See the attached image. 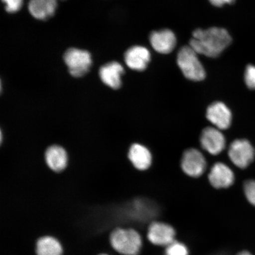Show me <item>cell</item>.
I'll list each match as a JSON object with an SVG mask.
<instances>
[{
  "label": "cell",
  "instance_id": "obj_6",
  "mask_svg": "<svg viewBox=\"0 0 255 255\" xmlns=\"http://www.w3.org/2000/svg\"><path fill=\"white\" fill-rule=\"evenodd\" d=\"M180 166L183 173L191 178H198L205 173L207 162L199 149L194 148L185 150L181 158Z\"/></svg>",
  "mask_w": 255,
  "mask_h": 255
},
{
  "label": "cell",
  "instance_id": "obj_9",
  "mask_svg": "<svg viewBox=\"0 0 255 255\" xmlns=\"http://www.w3.org/2000/svg\"><path fill=\"white\" fill-rule=\"evenodd\" d=\"M206 117L213 127L223 130L230 128L232 114L227 105L222 102H215L207 108Z\"/></svg>",
  "mask_w": 255,
  "mask_h": 255
},
{
  "label": "cell",
  "instance_id": "obj_2",
  "mask_svg": "<svg viewBox=\"0 0 255 255\" xmlns=\"http://www.w3.org/2000/svg\"><path fill=\"white\" fill-rule=\"evenodd\" d=\"M110 243L115 250L123 255H138L142 247L141 235L132 229H116L110 235Z\"/></svg>",
  "mask_w": 255,
  "mask_h": 255
},
{
  "label": "cell",
  "instance_id": "obj_17",
  "mask_svg": "<svg viewBox=\"0 0 255 255\" xmlns=\"http://www.w3.org/2000/svg\"><path fill=\"white\" fill-rule=\"evenodd\" d=\"M62 252L61 245L55 238L44 237L36 242L37 255H62Z\"/></svg>",
  "mask_w": 255,
  "mask_h": 255
},
{
  "label": "cell",
  "instance_id": "obj_4",
  "mask_svg": "<svg viewBox=\"0 0 255 255\" xmlns=\"http://www.w3.org/2000/svg\"><path fill=\"white\" fill-rule=\"evenodd\" d=\"M64 61L68 66L69 72L73 77L81 78L90 69L92 60L88 51L71 48L63 56Z\"/></svg>",
  "mask_w": 255,
  "mask_h": 255
},
{
  "label": "cell",
  "instance_id": "obj_18",
  "mask_svg": "<svg viewBox=\"0 0 255 255\" xmlns=\"http://www.w3.org/2000/svg\"><path fill=\"white\" fill-rule=\"evenodd\" d=\"M164 255H189V250L186 245L175 241L165 248Z\"/></svg>",
  "mask_w": 255,
  "mask_h": 255
},
{
  "label": "cell",
  "instance_id": "obj_16",
  "mask_svg": "<svg viewBox=\"0 0 255 255\" xmlns=\"http://www.w3.org/2000/svg\"><path fill=\"white\" fill-rule=\"evenodd\" d=\"M45 160L51 170L60 172L65 170L68 164V154L62 146L54 145L49 146L45 152Z\"/></svg>",
  "mask_w": 255,
  "mask_h": 255
},
{
  "label": "cell",
  "instance_id": "obj_1",
  "mask_svg": "<svg viewBox=\"0 0 255 255\" xmlns=\"http://www.w3.org/2000/svg\"><path fill=\"white\" fill-rule=\"evenodd\" d=\"M231 42L232 37L225 28L212 27L207 30L199 28L194 31L190 46L197 54L209 57H217Z\"/></svg>",
  "mask_w": 255,
  "mask_h": 255
},
{
  "label": "cell",
  "instance_id": "obj_10",
  "mask_svg": "<svg viewBox=\"0 0 255 255\" xmlns=\"http://www.w3.org/2000/svg\"><path fill=\"white\" fill-rule=\"evenodd\" d=\"M208 179L210 185L215 189H227L234 184L235 174L227 165L218 162L210 169Z\"/></svg>",
  "mask_w": 255,
  "mask_h": 255
},
{
  "label": "cell",
  "instance_id": "obj_5",
  "mask_svg": "<svg viewBox=\"0 0 255 255\" xmlns=\"http://www.w3.org/2000/svg\"><path fill=\"white\" fill-rule=\"evenodd\" d=\"M228 156L235 166L244 169L248 167L254 160L255 150L247 139H235L229 146Z\"/></svg>",
  "mask_w": 255,
  "mask_h": 255
},
{
  "label": "cell",
  "instance_id": "obj_19",
  "mask_svg": "<svg viewBox=\"0 0 255 255\" xmlns=\"http://www.w3.org/2000/svg\"><path fill=\"white\" fill-rule=\"evenodd\" d=\"M244 190L248 202L255 206V181H247L244 184Z\"/></svg>",
  "mask_w": 255,
  "mask_h": 255
},
{
  "label": "cell",
  "instance_id": "obj_22",
  "mask_svg": "<svg viewBox=\"0 0 255 255\" xmlns=\"http://www.w3.org/2000/svg\"><path fill=\"white\" fill-rule=\"evenodd\" d=\"M235 0H209L211 4L216 7H222L226 4H232Z\"/></svg>",
  "mask_w": 255,
  "mask_h": 255
},
{
  "label": "cell",
  "instance_id": "obj_14",
  "mask_svg": "<svg viewBox=\"0 0 255 255\" xmlns=\"http://www.w3.org/2000/svg\"><path fill=\"white\" fill-rule=\"evenodd\" d=\"M124 73L123 66L120 63L114 61L102 66L99 74L104 84L112 89H118L122 85L121 76Z\"/></svg>",
  "mask_w": 255,
  "mask_h": 255
},
{
  "label": "cell",
  "instance_id": "obj_21",
  "mask_svg": "<svg viewBox=\"0 0 255 255\" xmlns=\"http://www.w3.org/2000/svg\"><path fill=\"white\" fill-rule=\"evenodd\" d=\"M5 5V10L9 13H14L20 10L23 0H2Z\"/></svg>",
  "mask_w": 255,
  "mask_h": 255
},
{
  "label": "cell",
  "instance_id": "obj_3",
  "mask_svg": "<svg viewBox=\"0 0 255 255\" xmlns=\"http://www.w3.org/2000/svg\"><path fill=\"white\" fill-rule=\"evenodd\" d=\"M177 62L187 79L201 81L205 78V70L197 57V53L190 46H184L179 50Z\"/></svg>",
  "mask_w": 255,
  "mask_h": 255
},
{
  "label": "cell",
  "instance_id": "obj_20",
  "mask_svg": "<svg viewBox=\"0 0 255 255\" xmlns=\"http://www.w3.org/2000/svg\"><path fill=\"white\" fill-rule=\"evenodd\" d=\"M245 81L249 88L255 89V66L251 65L247 67Z\"/></svg>",
  "mask_w": 255,
  "mask_h": 255
},
{
  "label": "cell",
  "instance_id": "obj_23",
  "mask_svg": "<svg viewBox=\"0 0 255 255\" xmlns=\"http://www.w3.org/2000/svg\"><path fill=\"white\" fill-rule=\"evenodd\" d=\"M253 255L250 252L244 251L240 252V253H238L237 255Z\"/></svg>",
  "mask_w": 255,
  "mask_h": 255
},
{
  "label": "cell",
  "instance_id": "obj_15",
  "mask_svg": "<svg viewBox=\"0 0 255 255\" xmlns=\"http://www.w3.org/2000/svg\"><path fill=\"white\" fill-rule=\"evenodd\" d=\"M57 6V0H30L28 8L35 18L46 20L55 14Z\"/></svg>",
  "mask_w": 255,
  "mask_h": 255
},
{
  "label": "cell",
  "instance_id": "obj_8",
  "mask_svg": "<svg viewBox=\"0 0 255 255\" xmlns=\"http://www.w3.org/2000/svg\"><path fill=\"white\" fill-rule=\"evenodd\" d=\"M175 235L173 226L164 222H152L148 229V241L155 246L166 248L175 241Z\"/></svg>",
  "mask_w": 255,
  "mask_h": 255
},
{
  "label": "cell",
  "instance_id": "obj_7",
  "mask_svg": "<svg viewBox=\"0 0 255 255\" xmlns=\"http://www.w3.org/2000/svg\"><path fill=\"white\" fill-rule=\"evenodd\" d=\"M201 147L212 155L221 154L226 147V138L222 130L213 126L205 127L200 135Z\"/></svg>",
  "mask_w": 255,
  "mask_h": 255
},
{
  "label": "cell",
  "instance_id": "obj_24",
  "mask_svg": "<svg viewBox=\"0 0 255 255\" xmlns=\"http://www.w3.org/2000/svg\"><path fill=\"white\" fill-rule=\"evenodd\" d=\"M106 255V254H101V255Z\"/></svg>",
  "mask_w": 255,
  "mask_h": 255
},
{
  "label": "cell",
  "instance_id": "obj_12",
  "mask_svg": "<svg viewBox=\"0 0 255 255\" xmlns=\"http://www.w3.org/2000/svg\"><path fill=\"white\" fill-rule=\"evenodd\" d=\"M149 41L153 49L161 54L171 53L177 43L175 34L169 29L152 32L149 36Z\"/></svg>",
  "mask_w": 255,
  "mask_h": 255
},
{
  "label": "cell",
  "instance_id": "obj_11",
  "mask_svg": "<svg viewBox=\"0 0 255 255\" xmlns=\"http://www.w3.org/2000/svg\"><path fill=\"white\" fill-rule=\"evenodd\" d=\"M151 54L146 48L135 46L129 48L124 55L126 65L130 69L143 71L150 61Z\"/></svg>",
  "mask_w": 255,
  "mask_h": 255
},
{
  "label": "cell",
  "instance_id": "obj_13",
  "mask_svg": "<svg viewBox=\"0 0 255 255\" xmlns=\"http://www.w3.org/2000/svg\"><path fill=\"white\" fill-rule=\"evenodd\" d=\"M128 157L136 170L145 171L151 167L152 155L149 149L145 145L134 143L130 146Z\"/></svg>",
  "mask_w": 255,
  "mask_h": 255
}]
</instances>
